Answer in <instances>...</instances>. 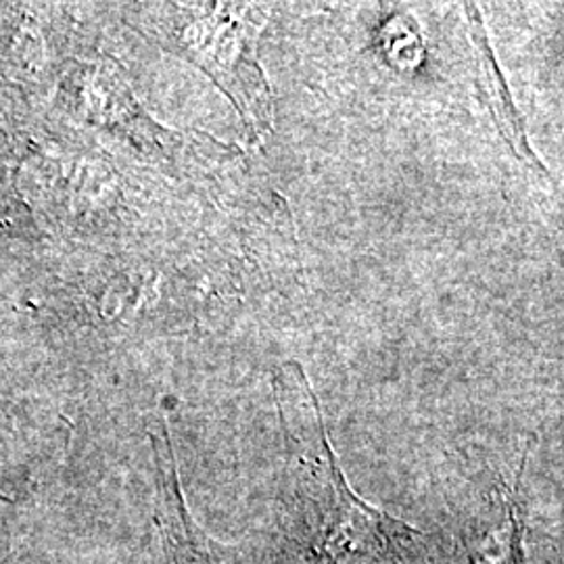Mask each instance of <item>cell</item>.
Returning <instances> with one entry per match:
<instances>
[{"instance_id": "6da1fadb", "label": "cell", "mask_w": 564, "mask_h": 564, "mask_svg": "<svg viewBox=\"0 0 564 564\" xmlns=\"http://www.w3.org/2000/svg\"><path fill=\"white\" fill-rule=\"evenodd\" d=\"M274 398L289 447L279 564H402L421 533L354 496L300 364L276 370Z\"/></svg>"}, {"instance_id": "7a4b0ae2", "label": "cell", "mask_w": 564, "mask_h": 564, "mask_svg": "<svg viewBox=\"0 0 564 564\" xmlns=\"http://www.w3.org/2000/svg\"><path fill=\"white\" fill-rule=\"evenodd\" d=\"M199 48L203 67L241 113L242 126L256 141L272 126V99L258 63V41L268 21L260 4H212L207 7Z\"/></svg>"}, {"instance_id": "3957f363", "label": "cell", "mask_w": 564, "mask_h": 564, "mask_svg": "<svg viewBox=\"0 0 564 564\" xmlns=\"http://www.w3.org/2000/svg\"><path fill=\"white\" fill-rule=\"evenodd\" d=\"M153 445L160 468L155 519L162 531L167 564H224L223 552L199 531L186 510L165 424L162 423V440L153 437Z\"/></svg>"}, {"instance_id": "277c9868", "label": "cell", "mask_w": 564, "mask_h": 564, "mask_svg": "<svg viewBox=\"0 0 564 564\" xmlns=\"http://www.w3.org/2000/svg\"><path fill=\"white\" fill-rule=\"evenodd\" d=\"M466 15L470 23V36H473V46L475 53L479 57V90L484 97L489 113L494 118L496 128L500 130L502 139L508 142V147L512 149V153L521 160V162L531 165L533 170L542 172L547 176V170L544 163L535 158V153L529 147V139L524 132V120L517 111V105L512 101V95L506 86L505 76L498 67V61L494 55V48L489 44V36L485 32L484 21L477 11L475 4H466Z\"/></svg>"}]
</instances>
